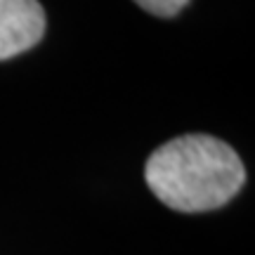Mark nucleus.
I'll return each mask as SVG.
<instances>
[{"label": "nucleus", "instance_id": "obj_1", "mask_svg": "<svg viewBox=\"0 0 255 255\" xmlns=\"http://www.w3.org/2000/svg\"><path fill=\"white\" fill-rule=\"evenodd\" d=\"M146 187L163 206L180 213L222 208L246 184L241 156L206 132L175 137L161 144L144 165Z\"/></svg>", "mask_w": 255, "mask_h": 255}, {"label": "nucleus", "instance_id": "obj_2", "mask_svg": "<svg viewBox=\"0 0 255 255\" xmlns=\"http://www.w3.org/2000/svg\"><path fill=\"white\" fill-rule=\"evenodd\" d=\"M45 12L38 0H0V62L40 43Z\"/></svg>", "mask_w": 255, "mask_h": 255}, {"label": "nucleus", "instance_id": "obj_3", "mask_svg": "<svg viewBox=\"0 0 255 255\" xmlns=\"http://www.w3.org/2000/svg\"><path fill=\"white\" fill-rule=\"evenodd\" d=\"M135 2L144 12L154 14V17H163V19L177 17L189 5V0H135Z\"/></svg>", "mask_w": 255, "mask_h": 255}]
</instances>
